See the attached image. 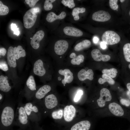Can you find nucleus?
Returning a JSON list of instances; mask_svg holds the SVG:
<instances>
[{
	"instance_id": "nucleus-1",
	"label": "nucleus",
	"mask_w": 130,
	"mask_h": 130,
	"mask_svg": "<svg viewBox=\"0 0 130 130\" xmlns=\"http://www.w3.org/2000/svg\"><path fill=\"white\" fill-rule=\"evenodd\" d=\"M16 103L14 99L8 96L0 105V130H13L15 125Z\"/></svg>"
},
{
	"instance_id": "nucleus-2",
	"label": "nucleus",
	"mask_w": 130,
	"mask_h": 130,
	"mask_svg": "<svg viewBox=\"0 0 130 130\" xmlns=\"http://www.w3.org/2000/svg\"><path fill=\"white\" fill-rule=\"evenodd\" d=\"M22 100V98L20 97L17 100L15 116V125L22 129L32 128V123L26 113Z\"/></svg>"
},
{
	"instance_id": "nucleus-3",
	"label": "nucleus",
	"mask_w": 130,
	"mask_h": 130,
	"mask_svg": "<svg viewBox=\"0 0 130 130\" xmlns=\"http://www.w3.org/2000/svg\"><path fill=\"white\" fill-rule=\"evenodd\" d=\"M58 102L56 96L51 94L46 96L40 102L36 104L39 106L42 115H45L50 113L57 106Z\"/></svg>"
},
{
	"instance_id": "nucleus-4",
	"label": "nucleus",
	"mask_w": 130,
	"mask_h": 130,
	"mask_svg": "<svg viewBox=\"0 0 130 130\" xmlns=\"http://www.w3.org/2000/svg\"><path fill=\"white\" fill-rule=\"evenodd\" d=\"M24 106L31 123H38L41 120L42 115L38 105L31 101L24 104Z\"/></svg>"
},
{
	"instance_id": "nucleus-5",
	"label": "nucleus",
	"mask_w": 130,
	"mask_h": 130,
	"mask_svg": "<svg viewBox=\"0 0 130 130\" xmlns=\"http://www.w3.org/2000/svg\"><path fill=\"white\" fill-rule=\"evenodd\" d=\"M40 11V8L36 7L30 9L26 12L23 17L24 25L25 28H30L34 26L38 14Z\"/></svg>"
},
{
	"instance_id": "nucleus-6",
	"label": "nucleus",
	"mask_w": 130,
	"mask_h": 130,
	"mask_svg": "<svg viewBox=\"0 0 130 130\" xmlns=\"http://www.w3.org/2000/svg\"><path fill=\"white\" fill-rule=\"evenodd\" d=\"M102 41L106 44L112 45L118 43L121 38L119 35L115 32L110 30L105 32L102 36Z\"/></svg>"
},
{
	"instance_id": "nucleus-7",
	"label": "nucleus",
	"mask_w": 130,
	"mask_h": 130,
	"mask_svg": "<svg viewBox=\"0 0 130 130\" xmlns=\"http://www.w3.org/2000/svg\"><path fill=\"white\" fill-rule=\"evenodd\" d=\"M100 96L96 100V102L98 107H104L106 103L111 101L112 96L109 90L106 88L102 89L100 91Z\"/></svg>"
},
{
	"instance_id": "nucleus-8",
	"label": "nucleus",
	"mask_w": 130,
	"mask_h": 130,
	"mask_svg": "<svg viewBox=\"0 0 130 130\" xmlns=\"http://www.w3.org/2000/svg\"><path fill=\"white\" fill-rule=\"evenodd\" d=\"M51 90V86L45 85L39 88L35 92L32 99V101L37 104L40 102Z\"/></svg>"
},
{
	"instance_id": "nucleus-9",
	"label": "nucleus",
	"mask_w": 130,
	"mask_h": 130,
	"mask_svg": "<svg viewBox=\"0 0 130 130\" xmlns=\"http://www.w3.org/2000/svg\"><path fill=\"white\" fill-rule=\"evenodd\" d=\"M76 113V109L73 105L65 106L63 110V117L64 120L67 123L70 122L74 118Z\"/></svg>"
},
{
	"instance_id": "nucleus-10",
	"label": "nucleus",
	"mask_w": 130,
	"mask_h": 130,
	"mask_svg": "<svg viewBox=\"0 0 130 130\" xmlns=\"http://www.w3.org/2000/svg\"><path fill=\"white\" fill-rule=\"evenodd\" d=\"M92 127L90 122L84 120L76 123L66 130H91Z\"/></svg>"
},
{
	"instance_id": "nucleus-11",
	"label": "nucleus",
	"mask_w": 130,
	"mask_h": 130,
	"mask_svg": "<svg viewBox=\"0 0 130 130\" xmlns=\"http://www.w3.org/2000/svg\"><path fill=\"white\" fill-rule=\"evenodd\" d=\"M108 108L110 112L115 116L121 117L124 114V111L123 108L116 102L110 103L108 106Z\"/></svg>"
},
{
	"instance_id": "nucleus-12",
	"label": "nucleus",
	"mask_w": 130,
	"mask_h": 130,
	"mask_svg": "<svg viewBox=\"0 0 130 130\" xmlns=\"http://www.w3.org/2000/svg\"><path fill=\"white\" fill-rule=\"evenodd\" d=\"M69 46L68 42L66 40L61 39L57 41L55 43L54 50L57 55H61L64 53L68 49Z\"/></svg>"
},
{
	"instance_id": "nucleus-13",
	"label": "nucleus",
	"mask_w": 130,
	"mask_h": 130,
	"mask_svg": "<svg viewBox=\"0 0 130 130\" xmlns=\"http://www.w3.org/2000/svg\"><path fill=\"white\" fill-rule=\"evenodd\" d=\"M111 16L109 13L105 11L100 10L95 12L93 13L92 18L94 21L104 22L109 20Z\"/></svg>"
},
{
	"instance_id": "nucleus-14",
	"label": "nucleus",
	"mask_w": 130,
	"mask_h": 130,
	"mask_svg": "<svg viewBox=\"0 0 130 130\" xmlns=\"http://www.w3.org/2000/svg\"><path fill=\"white\" fill-rule=\"evenodd\" d=\"M26 85L29 92L27 100H32L34 95L33 92L36 90V85L34 78L33 76L30 75L28 77L26 82Z\"/></svg>"
},
{
	"instance_id": "nucleus-15",
	"label": "nucleus",
	"mask_w": 130,
	"mask_h": 130,
	"mask_svg": "<svg viewBox=\"0 0 130 130\" xmlns=\"http://www.w3.org/2000/svg\"><path fill=\"white\" fill-rule=\"evenodd\" d=\"M45 35L42 30L37 31L33 35L30 41L32 47L34 49H38L39 46V42L43 38Z\"/></svg>"
},
{
	"instance_id": "nucleus-16",
	"label": "nucleus",
	"mask_w": 130,
	"mask_h": 130,
	"mask_svg": "<svg viewBox=\"0 0 130 130\" xmlns=\"http://www.w3.org/2000/svg\"><path fill=\"white\" fill-rule=\"evenodd\" d=\"M91 56L94 60L97 61H107L110 58V56L108 55L103 54L98 49H94L91 52Z\"/></svg>"
},
{
	"instance_id": "nucleus-17",
	"label": "nucleus",
	"mask_w": 130,
	"mask_h": 130,
	"mask_svg": "<svg viewBox=\"0 0 130 130\" xmlns=\"http://www.w3.org/2000/svg\"><path fill=\"white\" fill-rule=\"evenodd\" d=\"M33 72L35 74L39 76H43L46 73V70L44 67L43 62L41 59H39L35 62Z\"/></svg>"
},
{
	"instance_id": "nucleus-18",
	"label": "nucleus",
	"mask_w": 130,
	"mask_h": 130,
	"mask_svg": "<svg viewBox=\"0 0 130 130\" xmlns=\"http://www.w3.org/2000/svg\"><path fill=\"white\" fill-rule=\"evenodd\" d=\"M63 32L66 35L74 37H78L83 35L82 31L76 28L70 26H67L63 29Z\"/></svg>"
},
{
	"instance_id": "nucleus-19",
	"label": "nucleus",
	"mask_w": 130,
	"mask_h": 130,
	"mask_svg": "<svg viewBox=\"0 0 130 130\" xmlns=\"http://www.w3.org/2000/svg\"><path fill=\"white\" fill-rule=\"evenodd\" d=\"M16 59L14 48L12 46H10L8 49L7 53V62L10 67L14 68L16 66Z\"/></svg>"
},
{
	"instance_id": "nucleus-20",
	"label": "nucleus",
	"mask_w": 130,
	"mask_h": 130,
	"mask_svg": "<svg viewBox=\"0 0 130 130\" xmlns=\"http://www.w3.org/2000/svg\"><path fill=\"white\" fill-rule=\"evenodd\" d=\"M60 74L64 76V79L62 80V83L65 86L66 83H70L73 79V74L68 69H66L63 70L60 69L58 71Z\"/></svg>"
},
{
	"instance_id": "nucleus-21",
	"label": "nucleus",
	"mask_w": 130,
	"mask_h": 130,
	"mask_svg": "<svg viewBox=\"0 0 130 130\" xmlns=\"http://www.w3.org/2000/svg\"><path fill=\"white\" fill-rule=\"evenodd\" d=\"M94 73L92 70L89 69L87 71L83 69L81 70L78 73V78L81 81H83L86 79L91 80L93 79Z\"/></svg>"
},
{
	"instance_id": "nucleus-22",
	"label": "nucleus",
	"mask_w": 130,
	"mask_h": 130,
	"mask_svg": "<svg viewBox=\"0 0 130 130\" xmlns=\"http://www.w3.org/2000/svg\"><path fill=\"white\" fill-rule=\"evenodd\" d=\"M7 78V76L5 77L2 75L0 76V90L5 93L9 92L11 89Z\"/></svg>"
},
{
	"instance_id": "nucleus-23",
	"label": "nucleus",
	"mask_w": 130,
	"mask_h": 130,
	"mask_svg": "<svg viewBox=\"0 0 130 130\" xmlns=\"http://www.w3.org/2000/svg\"><path fill=\"white\" fill-rule=\"evenodd\" d=\"M66 14L64 11L62 12L59 14L56 15L52 12H50L47 15L46 19L47 21L50 23L53 22L57 20H62L66 16Z\"/></svg>"
},
{
	"instance_id": "nucleus-24",
	"label": "nucleus",
	"mask_w": 130,
	"mask_h": 130,
	"mask_svg": "<svg viewBox=\"0 0 130 130\" xmlns=\"http://www.w3.org/2000/svg\"><path fill=\"white\" fill-rule=\"evenodd\" d=\"M70 58H72L71 60V63L73 65H79L82 63L84 59V56L80 54L77 56L74 53H72L70 55Z\"/></svg>"
},
{
	"instance_id": "nucleus-25",
	"label": "nucleus",
	"mask_w": 130,
	"mask_h": 130,
	"mask_svg": "<svg viewBox=\"0 0 130 130\" xmlns=\"http://www.w3.org/2000/svg\"><path fill=\"white\" fill-rule=\"evenodd\" d=\"M91 44L89 40L85 39L77 44L74 47V50L75 51H79L88 47Z\"/></svg>"
},
{
	"instance_id": "nucleus-26",
	"label": "nucleus",
	"mask_w": 130,
	"mask_h": 130,
	"mask_svg": "<svg viewBox=\"0 0 130 130\" xmlns=\"http://www.w3.org/2000/svg\"><path fill=\"white\" fill-rule=\"evenodd\" d=\"M14 50L16 59H18L21 57H24L26 56L25 51L21 46L19 45L17 47H14Z\"/></svg>"
},
{
	"instance_id": "nucleus-27",
	"label": "nucleus",
	"mask_w": 130,
	"mask_h": 130,
	"mask_svg": "<svg viewBox=\"0 0 130 130\" xmlns=\"http://www.w3.org/2000/svg\"><path fill=\"white\" fill-rule=\"evenodd\" d=\"M102 78H100L98 80V83L100 84H102L107 82L111 85H113L115 81L112 78L106 74H103Z\"/></svg>"
},
{
	"instance_id": "nucleus-28",
	"label": "nucleus",
	"mask_w": 130,
	"mask_h": 130,
	"mask_svg": "<svg viewBox=\"0 0 130 130\" xmlns=\"http://www.w3.org/2000/svg\"><path fill=\"white\" fill-rule=\"evenodd\" d=\"M51 117L54 120L62 118L63 115V110L62 109L54 110L51 113Z\"/></svg>"
},
{
	"instance_id": "nucleus-29",
	"label": "nucleus",
	"mask_w": 130,
	"mask_h": 130,
	"mask_svg": "<svg viewBox=\"0 0 130 130\" xmlns=\"http://www.w3.org/2000/svg\"><path fill=\"white\" fill-rule=\"evenodd\" d=\"M85 8L83 7H77L74 8L72 13V15L74 17V20H78L79 19V13H83L85 12Z\"/></svg>"
},
{
	"instance_id": "nucleus-30",
	"label": "nucleus",
	"mask_w": 130,
	"mask_h": 130,
	"mask_svg": "<svg viewBox=\"0 0 130 130\" xmlns=\"http://www.w3.org/2000/svg\"><path fill=\"white\" fill-rule=\"evenodd\" d=\"M124 58L128 62H130V43L125 44L123 47Z\"/></svg>"
},
{
	"instance_id": "nucleus-31",
	"label": "nucleus",
	"mask_w": 130,
	"mask_h": 130,
	"mask_svg": "<svg viewBox=\"0 0 130 130\" xmlns=\"http://www.w3.org/2000/svg\"><path fill=\"white\" fill-rule=\"evenodd\" d=\"M102 72L103 74H106L113 78L116 76L117 71L116 69L112 68L109 69H104L102 70Z\"/></svg>"
},
{
	"instance_id": "nucleus-32",
	"label": "nucleus",
	"mask_w": 130,
	"mask_h": 130,
	"mask_svg": "<svg viewBox=\"0 0 130 130\" xmlns=\"http://www.w3.org/2000/svg\"><path fill=\"white\" fill-rule=\"evenodd\" d=\"M9 12V8L7 6L3 4L0 1V15L3 16L7 14Z\"/></svg>"
},
{
	"instance_id": "nucleus-33",
	"label": "nucleus",
	"mask_w": 130,
	"mask_h": 130,
	"mask_svg": "<svg viewBox=\"0 0 130 130\" xmlns=\"http://www.w3.org/2000/svg\"><path fill=\"white\" fill-rule=\"evenodd\" d=\"M55 1V0H45L44 6V9L46 11H49L52 9L53 7L52 3Z\"/></svg>"
},
{
	"instance_id": "nucleus-34",
	"label": "nucleus",
	"mask_w": 130,
	"mask_h": 130,
	"mask_svg": "<svg viewBox=\"0 0 130 130\" xmlns=\"http://www.w3.org/2000/svg\"><path fill=\"white\" fill-rule=\"evenodd\" d=\"M62 3L65 6L72 9L75 6V4L73 0H62Z\"/></svg>"
},
{
	"instance_id": "nucleus-35",
	"label": "nucleus",
	"mask_w": 130,
	"mask_h": 130,
	"mask_svg": "<svg viewBox=\"0 0 130 130\" xmlns=\"http://www.w3.org/2000/svg\"><path fill=\"white\" fill-rule=\"evenodd\" d=\"M117 0H109V4L110 8L112 10H115L118 8V5L117 3Z\"/></svg>"
},
{
	"instance_id": "nucleus-36",
	"label": "nucleus",
	"mask_w": 130,
	"mask_h": 130,
	"mask_svg": "<svg viewBox=\"0 0 130 130\" xmlns=\"http://www.w3.org/2000/svg\"><path fill=\"white\" fill-rule=\"evenodd\" d=\"M83 94V91L81 90H78L74 98V101L75 102L78 101Z\"/></svg>"
},
{
	"instance_id": "nucleus-37",
	"label": "nucleus",
	"mask_w": 130,
	"mask_h": 130,
	"mask_svg": "<svg viewBox=\"0 0 130 130\" xmlns=\"http://www.w3.org/2000/svg\"><path fill=\"white\" fill-rule=\"evenodd\" d=\"M11 28L14 32V34L17 36L19 35L20 33L19 30V28L17 27V26L15 24L12 23L11 25Z\"/></svg>"
},
{
	"instance_id": "nucleus-38",
	"label": "nucleus",
	"mask_w": 130,
	"mask_h": 130,
	"mask_svg": "<svg viewBox=\"0 0 130 130\" xmlns=\"http://www.w3.org/2000/svg\"><path fill=\"white\" fill-rule=\"evenodd\" d=\"M39 0H25V1L26 4L29 5V7L31 8L34 7Z\"/></svg>"
},
{
	"instance_id": "nucleus-39",
	"label": "nucleus",
	"mask_w": 130,
	"mask_h": 130,
	"mask_svg": "<svg viewBox=\"0 0 130 130\" xmlns=\"http://www.w3.org/2000/svg\"><path fill=\"white\" fill-rule=\"evenodd\" d=\"M0 69L4 71H6L8 70V67L5 61H0Z\"/></svg>"
},
{
	"instance_id": "nucleus-40",
	"label": "nucleus",
	"mask_w": 130,
	"mask_h": 130,
	"mask_svg": "<svg viewBox=\"0 0 130 130\" xmlns=\"http://www.w3.org/2000/svg\"><path fill=\"white\" fill-rule=\"evenodd\" d=\"M32 128L33 130H44L39 125L38 123H32Z\"/></svg>"
},
{
	"instance_id": "nucleus-41",
	"label": "nucleus",
	"mask_w": 130,
	"mask_h": 130,
	"mask_svg": "<svg viewBox=\"0 0 130 130\" xmlns=\"http://www.w3.org/2000/svg\"><path fill=\"white\" fill-rule=\"evenodd\" d=\"M121 103L123 105L126 106H128L130 105V101L129 100L122 99L120 100Z\"/></svg>"
},
{
	"instance_id": "nucleus-42",
	"label": "nucleus",
	"mask_w": 130,
	"mask_h": 130,
	"mask_svg": "<svg viewBox=\"0 0 130 130\" xmlns=\"http://www.w3.org/2000/svg\"><path fill=\"white\" fill-rule=\"evenodd\" d=\"M6 52V49L3 47H1L0 49V55L3 56H4Z\"/></svg>"
},
{
	"instance_id": "nucleus-43",
	"label": "nucleus",
	"mask_w": 130,
	"mask_h": 130,
	"mask_svg": "<svg viewBox=\"0 0 130 130\" xmlns=\"http://www.w3.org/2000/svg\"><path fill=\"white\" fill-rule=\"evenodd\" d=\"M100 46L103 49H106L107 47L106 44L104 42H102L100 43Z\"/></svg>"
},
{
	"instance_id": "nucleus-44",
	"label": "nucleus",
	"mask_w": 130,
	"mask_h": 130,
	"mask_svg": "<svg viewBox=\"0 0 130 130\" xmlns=\"http://www.w3.org/2000/svg\"><path fill=\"white\" fill-rule=\"evenodd\" d=\"M4 99L3 96L1 94H0V105L3 102Z\"/></svg>"
},
{
	"instance_id": "nucleus-45",
	"label": "nucleus",
	"mask_w": 130,
	"mask_h": 130,
	"mask_svg": "<svg viewBox=\"0 0 130 130\" xmlns=\"http://www.w3.org/2000/svg\"><path fill=\"white\" fill-rule=\"evenodd\" d=\"M99 40L98 38L96 37H94L93 38V42L95 44H97Z\"/></svg>"
},
{
	"instance_id": "nucleus-46",
	"label": "nucleus",
	"mask_w": 130,
	"mask_h": 130,
	"mask_svg": "<svg viewBox=\"0 0 130 130\" xmlns=\"http://www.w3.org/2000/svg\"><path fill=\"white\" fill-rule=\"evenodd\" d=\"M126 87L128 90L130 92V83H128L127 84Z\"/></svg>"
},
{
	"instance_id": "nucleus-47",
	"label": "nucleus",
	"mask_w": 130,
	"mask_h": 130,
	"mask_svg": "<svg viewBox=\"0 0 130 130\" xmlns=\"http://www.w3.org/2000/svg\"><path fill=\"white\" fill-rule=\"evenodd\" d=\"M17 130H33L32 128H29L26 129H22L20 128Z\"/></svg>"
},
{
	"instance_id": "nucleus-48",
	"label": "nucleus",
	"mask_w": 130,
	"mask_h": 130,
	"mask_svg": "<svg viewBox=\"0 0 130 130\" xmlns=\"http://www.w3.org/2000/svg\"><path fill=\"white\" fill-rule=\"evenodd\" d=\"M125 1V0H120V2H124Z\"/></svg>"
},
{
	"instance_id": "nucleus-49",
	"label": "nucleus",
	"mask_w": 130,
	"mask_h": 130,
	"mask_svg": "<svg viewBox=\"0 0 130 130\" xmlns=\"http://www.w3.org/2000/svg\"><path fill=\"white\" fill-rule=\"evenodd\" d=\"M129 67L130 69V64L129 65Z\"/></svg>"
},
{
	"instance_id": "nucleus-50",
	"label": "nucleus",
	"mask_w": 130,
	"mask_h": 130,
	"mask_svg": "<svg viewBox=\"0 0 130 130\" xmlns=\"http://www.w3.org/2000/svg\"><path fill=\"white\" fill-rule=\"evenodd\" d=\"M129 16H130V10L129 12Z\"/></svg>"
},
{
	"instance_id": "nucleus-51",
	"label": "nucleus",
	"mask_w": 130,
	"mask_h": 130,
	"mask_svg": "<svg viewBox=\"0 0 130 130\" xmlns=\"http://www.w3.org/2000/svg\"><path fill=\"white\" fill-rule=\"evenodd\" d=\"M32 38H30V39H32Z\"/></svg>"
}]
</instances>
